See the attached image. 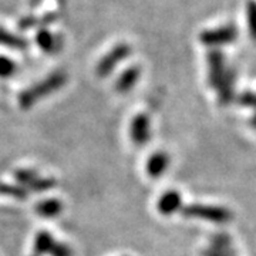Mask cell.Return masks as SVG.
Returning a JSON list of instances; mask_svg holds the SVG:
<instances>
[{"label":"cell","mask_w":256,"mask_h":256,"mask_svg":"<svg viewBox=\"0 0 256 256\" xmlns=\"http://www.w3.org/2000/svg\"><path fill=\"white\" fill-rule=\"evenodd\" d=\"M67 82V76L64 72H54L50 76H47L46 78L40 80L36 84L30 86L23 92H20L18 96V106L23 110H28L30 107H33L38 101L48 97L50 94L58 92L60 88H63V86Z\"/></svg>","instance_id":"cell-1"},{"label":"cell","mask_w":256,"mask_h":256,"mask_svg":"<svg viewBox=\"0 0 256 256\" xmlns=\"http://www.w3.org/2000/svg\"><path fill=\"white\" fill-rule=\"evenodd\" d=\"M185 216L188 218H196V220H208L210 224L224 225L232 220V212L224 206H215V205H204V204H192L181 210Z\"/></svg>","instance_id":"cell-2"},{"label":"cell","mask_w":256,"mask_h":256,"mask_svg":"<svg viewBox=\"0 0 256 256\" xmlns=\"http://www.w3.org/2000/svg\"><path fill=\"white\" fill-rule=\"evenodd\" d=\"M131 54V47L126 44V43H121V44H117L116 47H112L110 52L101 58L97 67H96V73L100 78H104V77H108L114 68L118 66L122 60L128 58Z\"/></svg>","instance_id":"cell-3"},{"label":"cell","mask_w":256,"mask_h":256,"mask_svg":"<svg viewBox=\"0 0 256 256\" xmlns=\"http://www.w3.org/2000/svg\"><path fill=\"white\" fill-rule=\"evenodd\" d=\"M238 30L234 24H225L220 28L205 30L200 34V40L202 44L210 47H220L225 44H230L236 40Z\"/></svg>","instance_id":"cell-4"},{"label":"cell","mask_w":256,"mask_h":256,"mask_svg":"<svg viewBox=\"0 0 256 256\" xmlns=\"http://www.w3.org/2000/svg\"><path fill=\"white\" fill-rule=\"evenodd\" d=\"M229 68H226L225 57L218 48H214L208 53V82L212 88H218L220 84L226 76Z\"/></svg>","instance_id":"cell-5"},{"label":"cell","mask_w":256,"mask_h":256,"mask_svg":"<svg viewBox=\"0 0 256 256\" xmlns=\"http://www.w3.org/2000/svg\"><path fill=\"white\" fill-rule=\"evenodd\" d=\"M130 137L134 146H146V142L151 138V121L146 114L141 112L132 118L131 126H130Z\"/></svg>","instance_id":"cell-6"},{"label":"cell","mask_w":256,"mask_h":256,"mask_svg":"<svg viewBox=\"0 0 256 256\" xmlns=\"http://www.w3.org/2000/svg\"><path fill=\"white\" fill-rule=\"evenodd\" d=\"M156 210L161 215H172L182 210V196L178 191L164 192L156 202Z\"/></svg>","instance_id":"cell-7"},{"label":"cell","mask_w":256,"mask_h":256,"mask_svg":"<svg viewBox=\"0 0 256 256\" xmlns=\"http://www.w3.org/2000/svg\"><path fill=\"white\" fill-rule=\"evenodd\" d=\"M168 165H170V156L165 151H156L146 161V174L152 180L161 178V175L168 170Z\"/></svg>","instance_id":"cell-8"},{"label":"cell","mask_w":256,"mask_h":256,"mask_svg":"<svg viewBox=\"0 0 256 256\" xmlns=\"http://www.w3.org/2000/svg\"><path fill=\"white\" fill-rule=\"evenodd\" d=\"M141 76V68L137 66L128 67L127 70H124L122 74L118 77V80L116 82V92H128L136 87V84L140 80Z\"/></svg>","instance_id":"cell-9"},{"label":"cell","mask_w":256,"mask_h":256,"mask_svg":"<svg viewBox=\"0 0 256 256\" xmlns=\"http://www.w3.org/2000/svg\"><path fill=\"white\" fill-rule=\"evenodd\" d=\"M56 239L48 230H40L34 238L33 252L30 256H44L50 255L52 249L54 246Z\"/></svg>","instance_id":"cell-10"},{"label":"cell","mask_w":256,"mask_h":256,"mask_svg":"<svg viewBox=\"0 0 256 256\" xmlns=\"http://www.w3.org/2000/svg\"><path fill=\"white\" fill-rule=\"evenodd\" d=\"M234 80H235V74H234L232 70H228V73L224 77L220 87L216 88L218 98H220V102L222 106L230 102L232 98H234Z\"/></svg>","instance_id":"cell-11"},{"label":"cell","mask_w":256,"mask_h":256,"mask_svg":"<svg viewBox=\"0 0 256 256\" xmlns=\"http://www.w3.org/2000/svg\"><path fill=\"white\" fill-rule=\"evenodd\" d=\"M62 210H63V204L54 198L40 201L36 205V212L43 218H54L62 214Z\"/></svg>","instance_id":"cell-12"},{"label":"cell","mask_w":256,"mask_h":256,"mask_svg":"<svg viewBox=\"0 0 256 256\" xmlns=\"http://www.w3.org/2000/svg\"><path fill=\"white\" fill-rule=\"evenodd\" d=\"M0 194L4 196H12L18 201H26L28 191L22 185H12V184H0Z\"/></svg>","instance_id":"cell-13"},{"label":"cell","mask_w":256,"mask_h":256,"mask_svg":"<svg viewBox=\"0 0 256 256\" xmlns=\"http://www.w3.org/2000/svg\"><path fill=\"white\" fill-rule=\"evenodd\" d=\"M0 46L12 47V48H24V47H28V43L24 38L10 33L6 28H0Z\"/></svg>","instance_id":"cell-14"},{"label":"cell","mask_w":256,"mask_h":256,"mask_svg":"<svg viewBox=\"0 0 256 256\" xmlns=\"http://www.w3.org/2000/svg\"><path fill=\"white\" fill-rule=\"evenodd\" d=\"M56 180L54 178H50V176H42L40 174H37V176L28 184V191H34V192H46L53 190L56 186Z\"/></svg>","instance_id":"cell-15"},{"label":"cell","mask_w":256,"mask_h":256,"mask_svg":"<svg viewBox=\"0 0 256 256\" xmlns=\"http://www.w3.org/2000/svg\"><path fill=\"white\" fill-rule=\"evenodd\" d=\"M37 46L40 47L44 53L56 52V38L48 30H40L36 36Z\"/></svg>","instance_id":"cell-16"},{"label":"cell","mask_w":256,"mask_h":256,"mask_svg":"<svg viewBox=\"0 0 256 256\" xmlns=\"http://www.w3.org/2000/svg\"><path fill=\"white\" fill-rule=\"evenodd\" d=\"M245 13H246V24L249 36L256 42V0H248Z\"/></svg>","instance_id":"cell-17"},{"label":"cell","mask_w":256,"mask_h":256,"mask_svg":"<svg viewBox=\"0 0 256 256\" xmlns=\"http://www.w3.org/2000/svg\"><path fill=\"white\" fill-rule=\"evenodd\" d=\"M16 63L6 57V56H0V78H9L16 72Z\"/></svg>","instance_id":"cell-18"},{"label":"cell","mask_w":256,"mask_h":256,"mask_svg":"<svg viewBox=\"0 0 256 256\" xmlns=\"http://www.w3.org/2000/svg\"><path fill=\"white\" fill-rule=\"evenodd\" d=\"M36 176H37L36 171H33V170H28V168H20V170H18V171L14 172V178H16V181L18 182V185L24 186L26 190H28V184L32 182Z\"/></svg>","instance_id":"cell-19"},{"label":"cell","mask_w":256,"mask_h":256,"mask_svg":"<svg viewBox=\"0 0 256 256\" xmlns=\"http://www.w3.org/2000/svg\"><path fill=\"white\" fill-rule=\"evenodd\" d=\"M50 256H73V249L66 245L63 242H57L56 240L54 246L50 252Z\"/></svg>","instance_id":"cell-20"},{"label":"cell","mask_w":256,"mask_h":256,"mask_svg":"<svg viewBox=\"0 0 256 256\" xmlns=\"http://www.w3.org/2000/svg\"><path fill=\"white\" fill-rule=\"evenodd\" d=\"M239 104L240 106H244V107H255L256 104V94L254 92H244V94H240L239 96Z\"/></svg>","instance_id":"cell-21"},{"label":"cell","mask_w":256,"mask_h":256,"mask_svg":"<svg viewBox=\"0 0 256 256\" xmlns=\"http://www.w3.org/2000/svg\"><path fill=\"white\" fill-rule=\"evenodd\" d=\"M202 256H235V255H228V254H220V252H216L212 248H208L202 252Z\"/></svg>","instance_id":"cell-22"},{"label":"cell","mask_w":256,"mask_h":256,"mask_svg":"<svg viewBox=\"0 0 256 256\" xmlns=\"http://www.w3.org/2000/svg\"><path fill=\"white\" fill-rule=\"evenodd\" d=\"M250 126H252V127H254L256 130V112H255V114H254V117L250 118Z\"/></svg>","instance_id":"cell-23"},{"label":"cell","mask_w":256,"mask_h":256,"mask_svg":"<svg viewBox=\"0 0 256 256\" xmlns=\"http://www.w3.org/2000/svg\"><path fill=\"white\" fill-rule=\"evenodd\" d=\"M255 108H256V104H255Z\"/></svg>","instance_id":"cell-24"}]
</instances>
